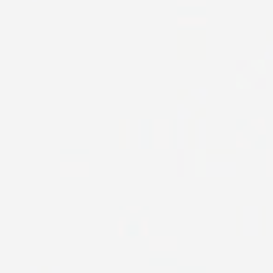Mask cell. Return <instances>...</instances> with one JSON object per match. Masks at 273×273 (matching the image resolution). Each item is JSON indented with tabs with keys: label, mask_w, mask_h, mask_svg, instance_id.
<instances>
[{
	"label": "cell",
	"mask_w": 273,
	"mask_h": 273,
	"mask_svg": "<svg viewBox=\"0 0 273 273\" xmlns=\"http://www.w3.org/2000/svg\"><path fill=\"white\" fill-rule=\"evenodd\" d=\"M149 238V249L158 251V253H167L177 249V238L175 236H147Z\"/></svg>",
	"instance_id": "9"
},
{
	"label": "cell",
	"mask_w": 273,
	"mask_h": 273,
	"mask_svg": "<svg viewBox=\"0 0 273 273\" xmlns=\"http://www.w3.org/2000/svg\"><path fill=\"white\" fill-rule=\"evenodd\" d=\"M140 236H151V229H149V218H140Z\"/></svg>",
	"instance_id": "20"
},
{
	"label": "cell",
	"mask_w": 273,
	"mask_h": 273,
	"mask_svg": "<svg viewBox=\"0 0 273 273\" xmlns=\"http://www.w3.org/2000/svg\"><path fill=\"white\" fill-rule=\"evenodd\" d=\"M177 58L205 60L206 58V30L179 28L177 32Z\"/></svg>",
	"instance_id": "1"
},
{
	"label": "cell",
	"mask_w": 273,
	"mask_h": 273,
	"mask_svg": "<svg viewBox=\"0 0 273 273\" xmlns=\"http://www.w3.org/2000/svg\"><path fill=\"white\" fill-rule=\"evenodd\" d=\"M136 147L151 149V121L149 119H140L136 123Z\"/></svg>",
	"instance_id": "8"
},
{
	"label": "cell",
	"mask_w": 273,
	"mask_h": 273,
	"mask_svg": "<svg viewBox=\"0 0 273 273\" xmlns=\"http://www.w3.org/2000/svg\"><path fill=\"white\" fill-rule=\"evenodd\" d=\"M39 273H50L49 266H39Z\"/></svg>",
	"instance_id": "27"
},
{
	"label": "cell",
	"mask_w": 273,
	"mask_h": 273,
	"mask_svg": "<svg viewBox=\"0 0 273 273\" xmlns=\"http://www.w3.org/2000/svg\"><path fill=\"white\" fill-rule=\"evenodd\" d=\"M177 273H206L205 266H175Z\"/></svg>",
	"instance_id": "18"
},
{
	"label": "cell",
	"mask_w": 273,
	"mask_h": 273,
	"mask_svg": "<svg viewBox=\"0 0 273 273\" xmlns=\"http://www.w3.org/2000/svg\"><path fill=\"white\" fill-rule=\"evenodd\" d=\"M125 225H127V218H119L117 220V236L125 238Z\"/></svg>",
	"instance_id": "21"
},
{
	"label": "cell",
	"mask_w": 273,
	"mask_h": 273,
	"mask_svg": "<svg viewBox=\"0 0 273 273\" xmlns=\"http://www.w3.org/2000/svg\"><path fill=\"white\" fill-rule=\"evenodd\" d=\"M190 97L193 99V103L197 104V106H206V101H208V89L206 88L191 89Z\"/></svg>",
	"instance_id": "13"
},
{
	"label": "cell",
	"mask_w": 273,
	"mask_h": 273,
	"mask_svg": "<svg viewBox=\"0 0 273 273\" xmlns=\"http://www.w3.org/2000/svg\"><path fill=\"white\" fill-rule=\"evenodd\" d=\"M171 147L175 149H186V125L181 119L171 123Z\"/></svg>",
	"instance_id": "10"
},
{
	"label": "cell",
	"mask_w": 273,
	"mask_h": 273,
	"mask_svg": "<svg viewBox=\"0 0 273 273\" xmlns=\"http://www.w3.org/2000/svg\"><path fill=\"white\" fill-rule=\"evenodd\" d=\"M238 166L234 160H208L205 164L206 177H236Z\"/></svg>",
	"instance_id": "5"
},
{
	"label": "cell",
	"mask_w": 273,
	"mask_h": 273,
	"mask_svg": "<svg viewBox=\"0 0 273 273\" xmlns=\"http://www.w3.org/2000/svg\"><path fill=\"white\" fill-rule=\"evenodd\" d=\"M117 132H119V140H117L119 149H130L132 147V123H130V119H121L119 125H117Z\"/></svg>",
	"instance_id": "12"
},
{
	"label": "cell",
	"mask_w": 273,
	"mask_h": 273,
	"mask_svg": "<svg viewBox=\"0 0 273 273\" xmlns=\"http://www.w3.org/2000/svg\"><path fill=\"white\" fill-rule=\"evenodd\" d=\"M206 23V15H177L179 28H205Z\"/></svg>",
	"instance_id": "11"
},
{
	"label": "cell",
	"mask_w": 273,
	"mask_h": 273,
	"mask_svg": "<svg viewBox=\"0 0 273 273\" xmlns=\"http://www.w3.org/2000/svg\"><path fill=\"white\" fill-rule=\"evenodd\" d=\"M266 208L260 206H238L236 208V234L238 236H260L266 234Z\"/></svg>",
	"instance_id": "2"
},
{
	"label": "cell",
	"mask_w": 273,
	"mask_h": 273,
	"mask_svg": "<svg viewBox=\"0 0 273 273\" xmlns=\"http://www.w3.org/2000/svg\"><path fill=\"white\" fill-rule=\"evenodd\" d=\"M136 238L140 236V221L134 218H127V225H125V238Z\"/></svg>",
	"instance_id": "14"
},
{
	"label": "cell",
	"mask_w": 273,
	"mask_h": 273,
	"mask_svg": "<svg viewBox=\"0 0 273 273\" xmlns=\"http://www.w3.org/2000/svg\"><path fill=\"white\" fill-rule=\"evenodd\" d=\"M89 162L88 160H64L60 164V175L62 177H88L89 175Z\"/></svg>",
	"instance_id": "6"
},
{
	"label": "cell",
	"mask_w": 273,
	"mask_h": 273,
	"mask_svg": "<svg viewBox=\"0 0 273 273\" xmlns=\"http://www.w3.org/2000/svg\"><path fill=\"white\" fill-rule=\"evenodd\" d=\"M234 149L240 151V149H253V142L247 140L244 130H236V143H234Z\"/></svg>",
	"instance_id": "15"
},
{
	"label": "cell",
	"mask_w": 273,
	"mask_h": 273,
	"mask_svg": "<svg viewBox=\"0 0 273 273\" xmlns=\"http://www.w3.org/2000/svg\"><path fill=\"white\" fill-rule=\"evenodd\" d=\"M186 125V147L188 149H203L206 151L208 147V140H206V119L199 117V119H188L184 121Z\"/></svg>",
	"instance_id": "3"
},
{
	"label": "cell",
	"mask_w": 273,
	"mask_h": 273,
	"mask_svg": "<svg viewBox=\"0 0 273 273\" xmlns=\"http://www.w3.org/2000/svg\"><path fill=\"white\" fill-rule=\"evenodd\" d=\"M30 273H39V266H32V268H30Z\"/></svg>",
	"instance_id": "28"
},
{
	"label": "cell",
	"mask_w": 273,
	"mask_h": 273,
	"mask_svg": "<svg viewBox=\"0 0 273 273\" xmlns=\"http://www.w3.org/2000/svg\"><path fill=\"white\" fill-rule=\"evenodd\" d=\"M171 147V121L154 119L151 121V149H169Z\"/></svg>",
	"instance_id": "4"
},
{
	"label": "cell",
	"mask_w": 273,
	"mask_h": 273,
	"mask_svg": "<svg viewBox=\"0 0 273 273\" xmlns=\"http://www.w3.org/2000/svg\"><path fill=\"white\" fill-rule=\"evenodd\" d=\"M249 123V128H253L257 132V136L259 134H266V119L264 117H257V119H251Z\"/></svg>",
	"instance_id": "16"
},
{
	"label": "cell",
	"mask_w": 273,
	"mask_h": 273,
	"mask_svg": "<svg viewBox=\"0 0 273 273\" xmlns=\"http://www.w3.org/2000/svg\"><path fill=\"white\" fill-rule=\"evenodd\" d=\"M149 264H151V266H171V268H175L177 260L175 259H151Z\"/></svg>",
	"instance_id": "19"
},
{
	"label": "cell",
	"mask_w": 273,
	"mask_h": 273,
	"mask_svg": "<svg viewBox=\"0 0 273 273\" xmlns=\"http://www.w3.org/2000/svg\"><path fill=\"white\" fill-rule=\"evenodd\" d=\"M49 2H58V0H49Z\"/></svg>",
	"instance_id": "29"
},
{
	"label": "cell",
	"mask_w": 273,
	"mask_h": 273,
	"mask_svg": "<svg viewBox=\"0 0 273 273\" xmlns=\"http://www.w3.org/2000/svg\"><path fill=\"white\" fill-rule=\"evenodd\" d=\"M177 15H206L205 0H179Z\"/></svg>",
	"instance_id": "7"
},
{
	"label": "cell",
	"mask_w": 273,
	"mask_h": 273,
	"mask_svg": "<svg viewBox=\"0 0 273 273\" xmlns=\"http://www.w3.org/2000/svg\"><path fill=\"white\" fill-rule=\"evenodd\" d=\"M262 56H264V60H273V45L268 43V41H266V45H264Z\"/></svg>",
	"instance_id": "22"
},
{
	"label": "cell",
	"mask_w": 273,
	"mask_h": 273,
	"mask_svg": "<svg viewBox=\"0 0 273 273\" xmlns=\"http://www.w3.org/2000/svg\"><path fill=\"white\" fill-rule=\"evenodd\" d=\"M128 214H138V212H142V210H147V206H125Z\"/></svg>",
	"instance_id": "25"
},
{
	"label": "cell",
	"mask_w": 273,
	"mask_h": 273,
	"mask_svg": "<svg viewBox=\"0 0 273 273\" xmlns=\"http://www.w3.org/2000/svg\"><path fill=\"white\" fill-rule=\"evenodd\" d=\"M264 173L273 177V149H266V164H264Z\"/></svg>",
	"instance_id": "17"
},
{
	"label": "cell",
	"mask_w": 273,
	"mask_h": 273,
	"mask_svg": "<svg viewBox=\"0 0 273 273\" xmlns=\"http://www.w3.org/2000/svg\"><path fill=\"white\" fill-rule=\"evenodd\" d=\"M210 154H234L236 152V149H212V151H208Z\"/></svg>",
	"instance_id": "23"
},
{
	"label": "cell",
	"mask_w": 273,
	"mask_h": 273,
	"mask_svg": "<svg viewBox=\"0 0 273 273\" xmlns=\"http://www.w3.org/2000/svg\"><path fill=\"white\" fill-rule=\"evenodd\" d=\"M88 149H76V151H69V149H64L62 154H88Z\"/></svg>",
	"instance_id": "24"
},
{
	"label": "cell",
	"mask_w": 273,
	"mask_h": 273,
	"mask_svg": "<svg viewBox=\"0 0 273 273\" xmlns=\"http://www.w3.org/2000/svg\"><path fill=\"white\" fill-rule=\"evenodd\" d=\"M49 271L50 273H62V269H60V266H49Z\"/></svg>",
	"instance_id": "26"
}]
</instances>
